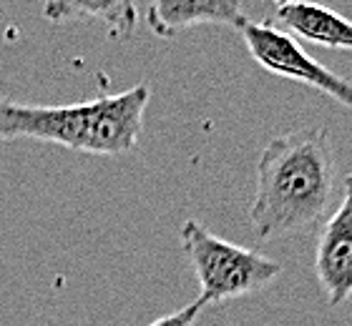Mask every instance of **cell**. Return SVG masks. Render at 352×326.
I'll use <instances>...</instances> for the list:
<instances>
[{
	"mask_svg": "<svg viewBox=\"0 0 352 326\" xmlns=\"http://www.w3.org/2000/svg\"><path fill=\"white\" fill-rule=\"evenodd\" d=\"M148 101V83L71 106H25L0 95V143L30 138L94 156H124L139 143Z\"/></svg>",
	"mask_w": 352,
	"mask_h": 326,
	"instance_id": "2",
	"label": "cell"
},
{
	"mask_svg": "<svg viewBox=\"0 0 352 326\" xmlns=\"http://www.w3.org/2000/svg\"><path fill=\"white\" fill-rule=\"evenodd\" d=\"M274 21L279 30L289 33L292 38L324 45V48L352 51V21L332 8L300 0L292 5L277 8Z\"/></svg>",
	"mask_w": 352,
	"mask_h": 326,
	"instance_id": "7",
	"label": "cell"
},
{
	"mask_svg": "<svg viewBox=\"0 0 352 326\" xmlns=\"http://www.w3.org/2000/svg\"><path fill=\"white\" fill-rule=\"evenodd\" d=\"M277 8H285V5H292V3H300V0H272Z\"/></svg>",
	"mask_w": 352,
	"mask_h": 326,
	"instance_id": "10",
	"label": "cell"
},
{
	"mask_svg": "<svg viewBox=\"0 0 352 326\" xmlns=\"http://www.w3.org/2000/svg\"><path fill=\"white\" fill-rule=\"evenodd\" d=\"M182 251L199 281V304H221L267 289L282 274V264L270 256L236 246L189 218L182 226Z\"/></svg>",
	"mask_w": 352,
	"mask_h": 326,
	"instance_id": "3",
	"label": "cell"
},
{
	"mask_svg": "<svg viewBox=\"0 0 352 326\" xmlns=\"http://www.w3.org/2000/svg\"><path fill=\"white\" fill-rule=\"evenodd\" d=\"M201 309H204V306L199 304V301H194V304H189V306H182L179 312L159 316V319L151 321L148 326H194L199 319V314H201Z\"/></svg>",
	"mask_w": 352,
	"mask_h": 326,
	"instance_id": "9",
	"label": "cell"
},
{
	"mask_svg": "<svg viewBox=\"0 0 352 326\" xmlns=\"http://www.w3.org/2000/svg\"><path fill=\"white\" fill-rule=\"evenodd\" d=\"M335 189V151L327 128L309 126L272 138L257 161L250 226L259 241L315 229Z\"/></svg>",
	"mask_w": 352,
	"mask_h": 326,
	"instance_id": "1",
	"label": "cell"
},
{
	"mask_svg": "<svg viewBox=\"0 0 352 326\" xmlns=\"http://www.w3.org/2000/svg\"><path fill=\"white\" fill-rule=\"evenodd\" d=\"M315 276L327 306L345 304L352 296V174L345 178L338 211L317 236Z\"/></svg>",
	"mask_w": 352,
	"mask_h": 326,
	"instance_id": "5",
	"label": "cell"
},
{
	"mask_svg": "<svg viewBox=\"0 0 352 326\" xmlns=\"http://www.w3.org/2000/svg\"><path fill=\"white\" fill-rule=\"evenodd\" d=\"M247 21L242 0H151L146 25L159 38H174L194 25H234Z\"/></svg>",
	"mask_w": 352,
	"mask_h": 326,
	"instance_id": "6",
	"label": "cell"
},
{
	"mask_svg": "<svg viewBox=\"0 0 352 326\" xmlns=\"http://www.w3.org/2000/svg\"><path fill=\"white\" fill-rule=\"evenodd\" d=\"M43 15L51 23L96 21L113 38H129L139 23V5L136 0H48Z\"/></svg>",
	"mask_w": 352,
	"mask_h": 326,
	"instance_id": "8",
	"label": "cell"
},
{
	"mask_svg": "<svg viewBox=\"0 0 352 326\" xmlns=\"http://www.w3.org/2000/svg\"><path fill=\"white\" fill-rule=\"evenodd\" d=\"M236 30H239L247 51L252 53V58L257 60L264 71L274 73L279 78L305 83V86L315 88L317 93L327 95L335 103L352 110V80L324 68L297 43V38L267 21H244Z\"/></svg>",
	"mask_w": 352,
	"mask_h": 326,
	"instance_id": "4",
	"label": "cell"
}]
</instances>
